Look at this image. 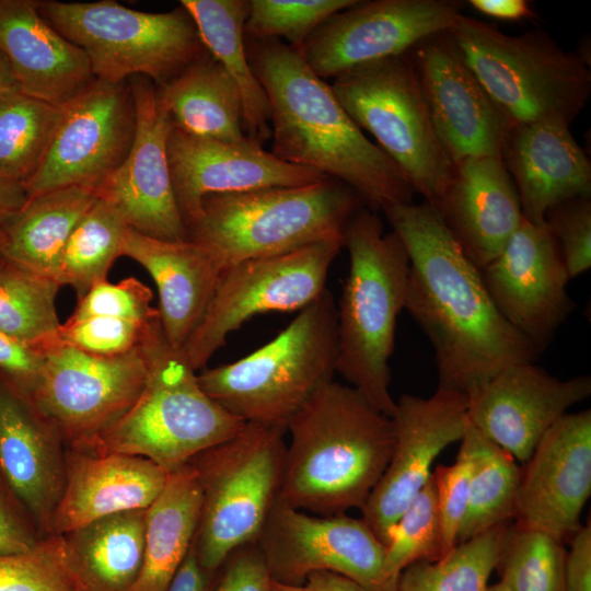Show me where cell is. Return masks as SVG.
<instances>
[{"label":"cell","instance_id":"obj_1","mask_svg":"<svg viewBox=\"0 0 591 591\" xmlns=\"http://www.w3.org/2000/svg\"><path fill=\"white\" fill-rule=\"evenodd\" d=\"M382 211L408 253L405 309L432 345L438 389L468 396L506 367L538 359L542 352L501 315L434 207L412 201Z\"/></svg>","mask_w":591,"mask_h":591},{"label":"cell","instance_id":"obj_2","mask_svg":"<svg viewBox=\"0 0 591 591\" xmlns=\"http://www.w3.org/2000/svg\"><path fill=\"white\" fill-rule=\"evenodd\" d=\"M244 40L269 102L276 158L347 184L373 211L413 201L401 169L366 137L296 48L277 38Z\"/></svg>","mask_w":591,"mask_h":591},{"label":"cell","instance_id":"obj_3","mask_svg":"<svg viewBox=\"0 0 591 591\" xmlns=\"http://www.w3.org/2000/svg\"><path fill=\"white\" fill-rule=\"evenodd\" d=\"M287 433L278 499L320 515L361 510L395 442L392 418L350 385L333 380L291 419Z\"/></svg>","mask_w":591,"mask_h":591},{"label":"cell","instance_id":"obj_4","mask_svg":"<svg viewBox=\"0 0 591 591\" xmlns=\"http://www.w3.org/2000/svg\"><path fill=\"white\" fill-rule=\"evenodd\" d=\"M349 254L337 315L336 372L376 410L392 417L390 358L405 309L409 257L401 237L383 232L376 211L362 207L343 232Z\"/></svg>","mask_w":591,"mask_h":591},{"label":"cell","instance_id":"obj_5","mask_svg":"<svg viewBox=\"0 0 591 591\" xmlns=\"http://www.w3.org/2000/svg\"><path fill=\"white\" fill-rule=\"evenodd\" d=\"M362 207L356 190L331 177L299 187L208 195L187 227L188 240L204 246L222 274L247 259L343 240L347 222Z\"/></svg>","mask_w":591,"mask_h":591},{"label":"cell","instance_id":"obj_6","mask_svg":"<svg viewBox=\"0 0 591 591\" xmlns=\"http://www.w3.org/2000/svg\"><path fill=\"white\" fill-rule=\"evenodd\" d=\"M337 315L325 289L273 340L231 363L204 369L207 395L245 422L283 427L333 380Z\"/></svg>","mask_w":591,"mask_h":591},{"label":"cell","instance_id":"obj_7","mask_svg":"<svg viewBox=\"0 0 591 591\" xmlns=\"http://www.w3.org/2000/svg\"><path fill=\"white\" fill-rule=\"evenodd\" d=\"M144 344L149 371L138 398L116 424L79 451L138 455L171 473L231 438L246 422L205 393L196 371L167 343L161 323Z\"/></svg>","mask_w":591,"mask_h":591},{"label":"cell","instance_id":"obj_8","mask_svg":"<svg viewBox=\"0 0 591 591\" xmlns=\"http://www.w3.org/2000/svg\"><path fill=\"white\" fill-rule=\"evenodd\" d=\"M449 33L466 65L511 126L546 119L571 124L588 103L591 72L545 31L508 35L464 15Z\"/></svg>","mask_w":591,"mask_h":591},{"label":"cell","instance_id":"obj_9","mask_svg":"<svg viewBox=\"0 0 591 591\" xmlns=\"http://www.w3.org/2000/svg\"><path fill=\"white\" fill-rule=\"evenodd\" d=\"M283 427L246 422L188 464L201 490L195 548L217 572L237 548L255 543L278 499L287 443Z\"/></svg>","mask_w":591,"mask_h":591},{"label":"cell","instance_id":"obj_10","mask_svg":"<svg viewBox=\"0 0 591 591\" xmlns=\"http://www.w3.org/2000/svg\"><path fill=\"white\" fill-rule=\"evenodd\" d=\"M42 16L88 57L94 79L118 83L136 76L164 86L208 53L183 7L151 13L113 0H38Z\"/></svg>","mask_w":591,"mask_h":591},{"label":"cell","instance_id":"obj_11","mask_svg":"<svg viewBox=\"0 0 591 591\" xmlns=\"http://www.w3.org/2000/svg\"><path fill=\"white\" fill-rule=\"evenodd\" d=\"M331 88L352 121L401 169L413 192L437 208L455 164L436 134L409 53L347 70Z\"/></svg>","mask_w":591,"mask_h":591},{"label":"cell","instance_id":"obj_12","mask_svg":"<svg viewBox=\"0 0 591 591\" xmlns=\"http://www.w3.org/2000/svg\"><path fill=\"white\" fill-rule=\"evenodd\" d=\"M55 334L39 341L45 362L28 401L66 448L82 450L116 424L141 393L149 371L146 340L124 355L101 357L65 345Z\"/></svg>","mask_w":591,"mask_h":591},{"label":"cell","instance_id":"obj_13","mask_svg":"<svg viewBox=\"0 0 591 591\" xmlns=\"http://www.w3.org/2000/svg\"><path fill=\"white\" fill-rule=\"evenodd\" d=\"M343 240L309 244L225 269L208 309L179 350L195 371L205 368L228 336L257 314L300 311L326 288L328 270Z\"/></svg>","mask_w":591,"mask_h":591},{"label":"cell","instance_id":"obj_14","mask_svg":"<svg viewBox=\"0 0 591 591\" xmlns=\"http://www.w3.org/2000/svg\"><path fill=\"white\" fill-rule=\"evenodd\" d=\"M136 125L129 81L94 79L63 106L42 166L24 184L28 198L69 186L86 187L99 194L127 158Z\"/></svg>","mask_w":591,"mask_h":591},{"label":"cell","instance_id":"obj_15","mask_svg":"<svg viewBox=\"0 0 591 591\" xmlns=\"http://www.w3.org/2000/svg\"><path fill=\"white\" fill-rule=\"evenodd\" d=\"M255 543L275 581L300 584L311 573L327 571L368 591H389L385 546L362 518L312 515L277 499Z\"/></svg>","mask_w":591,"mask_h":591},{"label":"cell","instance_id":"obj_16","mask_svg":"<svg viewBox=\"0 0 591 591\" xmlns=\"http://www.w3.org/2000/svg\"><path fill=\"white\" fill-rule=\"evenodd\" d=\"M460 0L360 1L325 20L297 49L321 79L409 53L425 38L451 30Z\"/></svg>","mask_w":591,"mask_h":591},{"label":"cell","instance_id":"obj_17","mask_svg":"<svg viewBox=\"0 0 591 591\" xmlns=\"http://www.w3.org/2000/svg\"><path fill=\"white\" fill-rule=\"evenodd\" d=\"M395 403L391 459L361 509L362 519L384 546L392 528L429 480L436 457L462 439L468 421L467 396L459 392L437 389L427 398L404 394Z\"/></svg>","mask_w":591,"mask_h":591},{"label":"cell","instance_id":"obj_18","mask_svg":"<svg viewBox=\"0 0 591 591\" xmlns=\"http://www.w3.org/2000/svg\"><path fill=\"white\" fill-rule=\"evenodd\" d=\"M409 57L436 134L454 164L472 157L500 158L512 126L449 31L425 38Z\"/></svg>","mask_w":591,"mask_h":591},{"label":"cell","instance_id":"obj_19","mask_svg":"<svg viewBox=\"0 0 591 591\" xmlns=\"http://www.w3.org/2000/svg\"><path fill=\"white\" fill-rule=\"evenodd\" d=\"M479 271L501 315L543 352L575 308L560 251L546 225L523 218L501 253Z\"/></svg>","mask_w":591,"mask_h":591},{"label":"cell","instance_id":"obj_20","mask_svg":"<svg viewBox=\"0 0 591 591\" xmlns=\"http://www.w3.org/2000/svg\"><path fill=\"white\" fill-rule=\"evenodd\" d=\"M128 81L137 114L135 138L127 158L99 195L117 206L130 229L164 241H186L188 232L175 201L167 160L172 117L150 79L136 76Z\"/></svg>","mask_w":591,"mask_h":591},{"label":"cell","instance_id":"obj_21","mask_svg":"<svg viewBox=\"0 0 591 591\" xmlns=\"http://www.w3.org/2000/svg\"><path fill=\"white\" fill-rule=\"evenodd\" d=\"M525 464L515 497L517 528L563 543L581 528L591 494V410L559 418Z\"/></svg>","mask_w":591,"mask_h":591},{"label":"cell","instance_id":"obj_22","mask_svg":"<svg viewBox=\"0 0 591 591\" xmlns=\"http://www.w3.org/2000/svg\"><path fill=\"white\" fill-rule=\"evenodd\" d=\"M590 394L588 374L559 380L535 362H520L467 396V418L487 439L525 463L546 431Z\"/></svg>","mask_w":591,"mask_h":591},{"label":"cell","instance_id":"obj_23","mask_svg":"<svg viewBox=\"0 0 591 591\" xmlns=\"http://www.w3.org/2000/svg\"><path fill=\"white\" fill-rule=\"evenodd\" d=\"M172 188L184 223L195 221L204 197L275 187H299L328 176L287 163L251 140L225 142L173 125L167 139Z\"/></svg>","mask_w":591,"mask_h":591},{"label":"cell","instance_id":"obj_24","mask_svg":"<svg viewBox=\"0 0 591 591\" xmlns=\"http://www.w3.org/2000/svg\"><path fill=\"white\" fill-rule=\"evenodd\" d=\"M65 455L56 429L0 375V473L45 537L65 486Z\"/></svg>","mask_w":591,"mask_h":591},{"label":"cell","instance_id":"obj_25","mask_svg":"<svg viewBox=\"0 0 591 591\" xmlns=\"http://www.w3.org/2000/svg\"><path fill=\"white\" fill-rule=\"evenodd\" d=\"M570 124L546 119L512 126L500 159L510 174L523 218L536 225L556 205L591 196V163Z\"/></svg>","mask_w":591,"mask_h":591},{"label":"cell","instance_id":"obj_26","mask_svg":"<svg viewBox=\"0 0 591 591\" xmlns=\"http://www.w3.org/2000/svg\"><path fill=\"white\" fill-rule=\"evenodd\" d=\"M466 257L482 270L523 220L515 185L497 157H472L455 172L436 208Z\"/></svg>","mask_w":591,"mask_h":591},{"label":"cell","instance_id":"obj_27","mask_svg":"<svg viewBox=\"0 0 591 591\" xmlns=\"http://www.w3.org/2000/svg\"><path fill=\"white\" fill-rule=\"evenodd\" d=\"M169 475L142 456L66 448L65 486L51 534L116 513L147 509L163 490Z\"/></svg>","mask_w":591,"mask_h":591},{"label":"cell","instance_id":"obj_28","mask_svg":"<svg viewBox=\"0 0 591 591\" xmlns=\"http://www.w3.org/2000/svg\"><path fill=\"white\" fill-rule=\"evenodd\" d=\"M0 53L22 93L57 106L94 80L84 51L42 16L38 0H0Z\"/></svg>","mask_w":591,"mask_h":591},{"label":"cell","instance_id":"obj_29","mask_svg":"<svg viewBox=\"0 0 591 591\" xmlns=\"http://www.w3.org/2000/svg\"><path fill=\"white\" fill-rule=\"evenodd\" d=\"M121 256L140 264L154 280L159 314L170 346L179 351L201 322L221 270L211 254L192 241H164L126 230Z\"/></svg>","mask_w":591,"mask_h":591},{"label":"cell","instance_id":"obj_30","mask_svg":"<svg viewBox=\"0 0 591 591\" xmlns=\"http://www.w3.org/2000/svg\"><path fill=\"white\" fill-rule=\"evenodd\" d=\"M146 510L49 535L55 560L72 591L134 590L142 566Z\"/></svg>","mask_w":591,"mask_h":591},{"label":"cell","instance_id":"obj_31","mask_svg":"<svg viewBox=\"0 0 591 591\" xmlns=\"http://www.w3.org/2000/svg\"><path fill=\"white\" fill-rule=\"evenodd\" d=\"M100 195L69 186L31 197L0 225V258L55 280L66 243Z\"/></svg>","mask_w":591,"mask_h":591},{"label":"cell","instance_id":"obj_32","mask_svg":"<svg viewBox=\"0 0 591 591\" xmlns=\"http://www.w3.org/2000/svg\"><path fill=\"white\" fill-rule=\"evenodd\" d=\"M201 490L187 463L170 473L146 510L142 566L132 591H167L196 535Z\"/></svg>","mask_w":591,"mask_h":591},{"label":"cell","instance_id":"obj_33","mask_svg":"<svg viewBox=\"0 0 591 591\" xmlns=\"http://www.w3.org/2000/svg\"><path fill=\"white\" fill-rule=\"evenodd\" d=\"M158 92L175 127L225 142L250 140L244 132L240 91L209 51Z\"/></svg>","mask_w":591,"mask_h":591},{"label":"cell","instance_id":"obj_34","mask_svg":"<svg viewBox=\"0 0 591 591\" xmlns=\"http://www.w3.org/2000/svg\"><path fill=\"white\" fill-rule=\"evenodd\" d=\"M201 40L235 82L242 99L245 136L263 147L270 139V107L255 77L245 48L244 24L247 0H182Z\"/></svg>","mask_w":591,"mask_h":591},{"label":"cell","instance_id":"obj_35","mask_svg":"<svg viewBox=\"0 0 591 591\" xmlns=\"http://www.w3.org/2000/svg\"><path fill=\"white\" fill-rule=\"evenodd\" d=\"M461 441L470 452L473 467L457 544L506 524L514 517L522 472L512 455L487 439L470 420Z\"/></svg>","mask_w":591,"mask_h":591},{"label":"cell","instance_id":"obj_36","mask_svg":"<svg viewBox=\"0 0 591 591\" xmlns=\"http://www.w3.org/2000/svg\"><path fill=\"white\" fill-rule=\"evenodd\" d=\"M128 228L117 206L100 196L70 234L55 280L71 287L80 300L95 283L107 280L114 262L121 256Z\"/></svg>","mask_w":591,"mask_h":591},{"label":"cell","instance_id":"obj_37","mask_svg":"<svg viewBox=\"0 0 591 591\" xmlns=\"http://www.w3.org/2000/svg\"><path fill=\"white\" fill-rule=\"evenodd\" d=\"M63 106L18 91L0 103V175L22 183L42 166L59 127Z\"/></svg>","mask_w":591,"mask_h":591},{"label":"cell","instance_id":"obj_38","mask_svg":"<svg viewBox=\"0 0 591 591\" xmlns=\"http://www.w3.org/2000/svg\"><path fill=\"white\" fill-rule=\"evenodd\" d=\"M495 526L436 560H419L406 567L395 591H486L509 532Z\"/></svg>","mask_w":591,"mask_h":591},{"label":"cell","instance_id":"obj_39","mask_svg":"<svg viewBox=\"0 0 591 591\" xmlns=\"http://www.w3.org/2000/svg\"><path fill=\"white\" fill-rule=\"evenodd\" d=\"M60 287L0 258V332L33 344L54 335L61 324L56 309Z\"/></svg>","mask_w":591,"mask_h":591},{"label":"cell","instance_id":"obj_40","mask_svg":"<svg viewBox=\"0 0 591 591\" xmlns=\"http://www.w3.org/2000/svg\"><path fill=\"white\" fill-rule=\"evenodd\" d=\"M563 543L537 531L509 530L497 567L510 591H566Z\"/></svg>","mask_w":591,"mask_h":591},{"label":"cell","instance_id":"obj_41","mask_svg":"<svg viewBox=\"0 0 591 591\" xmlns=\"http://www.w3.org/2000/svg\"><path fill=\"white\" fill-rule=\"evenodd\" d=\"M441 555V532L432 474L392 528L385 545L383 578L395 591L402 571L419 560Z\"/></svg>","mask_w":591,"mask_h":591},{"label":"cell","instance_id":"obj_42","mask_svg":"<svg viewBox=\"0 0 591 591\" xmlns=\"http://www.w3.org/2000/svg\"><path fill=\"white\" fill-rule=\"evenodd\" d=\"M358 0H252L244 35L266 39L281 37L300 49L313 32L329 16L356 4Z\"/></svg>","mask_w":591,"mask_h":591},{"label":"cell","instance_id":"obj_43","mask_svg":"<svg viewBox=\"0 0 591 591\" xmlns=\"http://www.w3.org/2000/svg\"><path fill=\"white\" fill-rule=\"evenodd\" d=\"M160 318L151 322L108 316L68 318L58 327V341L81 351L114 357L129 352L143 344Z\"/></svg>","mask_w":591,"mask_h":591},{"label":"cell","instance_id":"obj_44","mask_svg":"<svg viewBox=\"0 0 591 591\" xmlns=\"http://www.w3.org/2000/svg\"><path fill=\"white\" fill-rule=\"evenodd\" d=\"M545 225L558 245L569 279L591 267V196L565 200L545 216Z\"/></svg>","mask_w":591,"mask_h":591},{"label":"cell","instance_id":"obj_45","mask_svg":"<svg viewBox=\"0 0 591 591\" xmlns=\"http://www.w3.org/2000/svg\"><path fill=\"white\" fill-rule=\"evenodd\" d=\"M151 300L152 291L137 278H125L117 283L103 280L78 300L70 318L108 316L151 322L160 318L158 308L150 305Z\"/></svg>","mask_w":591,"mask_h":591},{"label":"cell","instance_id":"obj_46","mask_svg":"<svg viewBox=\"0 0 591 591\" xmlns=\"http://www.w3.org/2000/svg\"><path fill=\"white\" fill-rule=\"evenodd\" d=\"M472 467L470 452L461 444L452 465H438L432 472L441 532L440 557L457 545L468 502Z\"/></svg>","mask_w":591,"mask_h":591},{"label":"cell","instance_id":"obj_47","mask_svg":"<svg viewBox=\"0 0 591 591\" xmlns=\"http://www.w3.org/2000/svg\"><path fill=\"white\" fill-rule=\"evenodd\" d=\"M0 591H72L55 560L49 535L31 551L0 554Z\"/></svg>","mask_w":591,"mask_h":591},{"label":"cell","instance_id":"obj_48","mask_svg":"<svg viewBox=\"0 0 591 591\" xmlns=\"http://www.w3.org/2000/svg\"><path fill=\"white\" fill-rule=\"evenodd\" d=\"M45 362L39 343L33 344L0 332V375L27 399L33 394Z\"/></svg>","mask_w":591,"mask_h":591},{"label":"cell","instance_id":"obj_49","mask_svg":"<svg viewBox=\"0 0 591 591\" xmlns=\"http://www.w3.org/2000/svg\"><path fill=\"white\" fill-rule=\"evenodd\" d=\"M44 537L28 510L0 473V554L31 551Z\"/></svg>","mask_w":591,"mask_h":591},{"label":"cell","instance_id":"obj_50","mask_svg":"<svg viewBox=\"0 0 591 591\" xmlns=\"http://www.w3.org/2000/svg\"><path fill=\"white\" fill-rule=\"evenodd\" d=\"M271 576L256 543L235 549L219 569L216 591H273Z\"/></svg>","mask_w":591,"mask_h":591},{"label":"cell","instance_id":"obj_51","mask_svg":"<svg viewBox=\"0 0 591 591\" xmlns=\"http://www.w3.org/2000/svg\"><path fill=\"white\" fill-rule=\"evenodd\" d=\"M566 591H591V525L581 526L571 537L565 559Z\"/></svg>","mask_w":591,"mask_h":591},{"label":"cell","instance_id":"obj_52","mask_svg":"<svg viewBox=\"0 0 591 591\" xmlns=\"http://www.w3.org/2000/svg\"><path fill=\"white\" fill-rule=\"evenodd\" d=\"M217 572L206 570L197 557L194 542L175 573L167 591H216Z\"/></svg>","mask_w":591,"mask_h":591},{"label":"cell","instance_id":"obj_53","mask_svg":"<svg viewBox=\"0 0 591 591\" xmlns=\"http://www.w3.org/2000/svg\"><path fill=\"white\" fill-rule=\"evenodd\" d=\"M273 591H368L355 581L327 571L314 572L300 584H287L273 580Z\"/></svg>","mask_w":591,"mask_h":591},{"label":"cell","instance_id":"obj_54","mask_svg":"<svg viewBox=\"0 0 591 591\" xmlns=\"http://www.w3.org/2000/svg\"><path fill=\"white\" fill-rule=\"evenodd\" d=\"M468 3L484 15L506 21H519L534 16L525 0H471Z\"/></svg>","mask_w":591,"mask_h":591},{"label":"cell","instance_id":"obj_55","mask_svg":"<svg viewBox=\"0 0 591 591\" xmlns=\"http://www.w3.org/2000/svg\"><path fill=\"white\" fill-rule=\"evenodd\" d=\"M28 196L22 183L0 175V225L27 201Z\"/></svg>","mask_w":591,"mask_h":591},{"label":"cell","instance_id":"obj_56","mask_svg":"<svg viewBox=\"0 0 591 591\" xmlns=\"http://www.w3.org/2000/svg\"><path fill=\"white\" fill-rule=\"evenodd\" d=\"M20 91L12 70L0 53V103L9 95Z\"/></svg>","mask_w":591,"mask_h":591},{"label":"cell","instance_id":"obj_57","mask_svg":"<svg viewBox=\"0 0 591 591\" xmlns=\"http://www.w3.org/2000/svg\"><path fill=\"white\" fill-rule=\"evenodd\" d=\"M486 591H510V590L507 588V586L503 582L499 581L497 583L488 586Z\"/></svg>","mask_w":591,"mask_h":591}]
</instances>
